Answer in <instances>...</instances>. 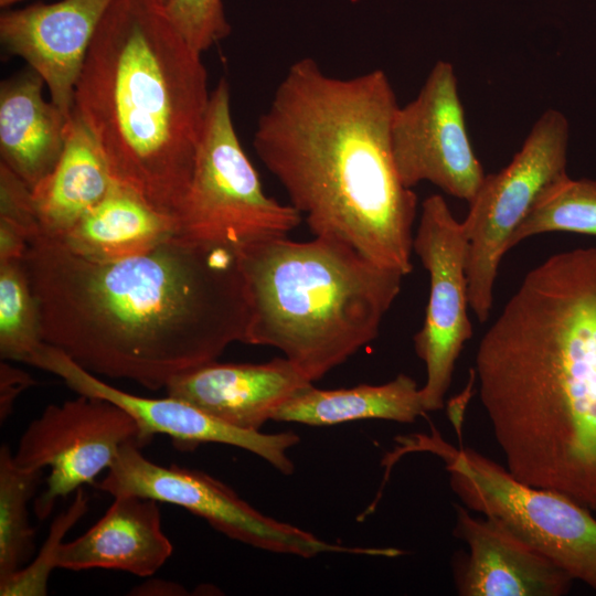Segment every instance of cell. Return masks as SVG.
I'll return each mask as SVG.
<instances>
[{"label":"cell","instance_id":"1","mask_svg":"<svg viewBox=\"0 0 596 596\" xmlns=\"http://www.w3.org/2000/svg\"><path fill=\"white\" fill-rule=\"evenodd\" d=\"M23 264L43 341L95 375L157 391L244 340L248 300L233 247L174 234L98 262L38 234Z\"/></svg>","mask_w":596,"mask_h":596},{"label":"cell","instance_id":"2","mask_svg":"<svg viewBox=\"0 0 596 596\" xmlns=\"http://www.w3.org/2000/svg\"><path fill=\"white\" fill-rule=\"evenodd\" d=\"M472 370L509 472L596 512V247L528 272Z\"/></svg>","mask_w":596,"mask_h":596},{"label":"cell","instance_id":"3","mask_svg":"<svg viewBox=\"0 0 596 596\" xmlns=\"http://www.w3.org/2000/svg\"><path fill=\"white\" fill-rule=\"evenodd\" d=\"M397 107L382 70L340 78L302 57L259 116L253 146L315 236L405 276L413 270L417 195L393 159Z\"/></svg>","mask_w":596,"mask_h":596},{"label":"cell","instance_id":"4","mask_svg":"<svg viewBox=\"0 0 596 596\" xmlns=\"http://www.w3.org/2000/svg\"><path fill=\"white\" fill-rule=\"evenodd\" d=\"M201 55L158 0H113L75 87L73 114L113 178L173 217L191 181L210 104Z\"/></svg>","mask_w":596,"mask_h":596},{"label":"cell","instance_id":"5","mask_svg":"<svg viewBox=\"0 0 596 596\" xmlns=\"http://www.w3.org/2000/svg\"><path fill=\"white\" fill-rule=\"evenodd\" d=\"M236 254L248 300L243 343L280 350L310 382L377 337L404 277L321 236L267 238Z\"/></svg>","mask_w":596,"mask_h":596},{"label":"cell","instance_id":"6","mask_svg":"<svg viewBox=\"0 0 596 596\" xmlns=\"http://www.w3.org/2000/svg\"><path fill=\"white\" fill-rule=\"evenodd\" d=\"M396 441L383 460L387 470L408 453L437 456L464 507L501 521L574 581L596 590V519L590 510L560 492L521 482L469 447H455L432 423L428 434L402 435Z\"/></svg>","mask_w":596,"mask_h":596},{"label":"cell","instance_id":"7","mask_svg":"<svg viewBox=\"0 0 596 596\" xmlns=\"http://www.w3.org/2000/svg\"><path fill=\"white\" fill-rule=\"evenodd\" d=\"M302 215L268 196L236 134L226 78L211 91L202 138L188 191L178 209L175 234L238 248L287 236Z\"/></svg>","mask_w":596,"mask_h":596},{"label":"cell","instance_id":"8","mask_svg":"<svg viewBox=\"0 0 596 596\" xmlns=\"http://www.w3.org/2000/svg\"><path fill=\"white\" fill-rule=\"evenodd\" d=\"M570 126L557 109L545 110L521 149L499 172L486 174L462 225L468 242L469 307L489 318L499 265L510 237L541 195L567 177Z\"/></svg>","mask_w":596,"mask_h":596},{"label":"cell","instance_id":"9","mask_svg":"<svg viewBox=\"0 0 596 596\" xmlns=\"http://www.w3.org/2000/svg\"><path fill=\"white\" fill-rule=\"evenodd\" d=\"M135 443L124 444L103 480L95 486L113 496L131 494L182 507L224 535L275 553L312 557L320 553L384 556V547H347L327 543L297 526L264 515L220 480L178 465L146 458Z\"/></svg>","mask_w":596,"mask_h":596},{"label":"cell","instance_id":"10","mask_svg":"<svg viewBox=\"0 0 596 596\" xmlns=\"http://www.w3.org/2000/svg\"><path fill=\"white\" fill-rule=\"evenodd\" d=\"M126 443L141 448L147 444L137 421L110 401L78 394L47 405L25 428L13 454L22 468L51 469L46 489L35 500L36 517L45 519L57 499L85 483L95 485Z\"/></svg>","mask_w":596,"mask_h":596},{"label":"cell","instance_id":"11","mask_svg":"<svg viewBox=\"0 0 596 596\" xmlns=\"http://www.w3.org/2000/svg\"><path fill=\"white\" fill-rule=\"evenodd\" d=\"M413 252L429 275L425 318L414 349L426 368L421 387L426 412L444 407L456 361L472 337L468 317V242L462 222L439 194L427 196L413 240Z\"/></svg>","mask_w":596,"mask_h":596},{"label":"cell","instance_id":"12","mask_svg":"<svg viewBox=\"0 0 596 596\" xmlns=\"http://www.w3.org/2000/svg\"><path fill=\"white\" fill-rule=\"evenodd\" d=\"M391 146L401 181H423L471 202L485 172L470 142L451 63L437 61L417 96L396 108Z\"/></svg>","mask_w":596,"mask_h":596},{"label":"cell","instance_id":"13","mask_svg":"<svg viewBox=\"0 0 596 596\" xmlns=\"http://www.w3.org/2000/svg\"><path fill=\"white\" fill-rule=\"evenodd\" d=\"M32 365L60 376L77 394L105 398L127 411L139 424L147 444L156 434L168 435L180 445L225 444L259 456L284 475H290L295 469L286 455L299 443V436L294 432L264 434L242 429L177 397L149 398L124 392L47 343L38 352Z\"/></svg>","mask_w":596,"mask_h":596},{"label":"cell","instance_id":"14","mask_svg":"<svg viewBox=\"0 0 596 596\" xmlns=\"http://www.w3.org/2000/svg\"><path fill=\"white\" fill-rule=\"evenodd\" d=\"M113 0H62L0 14V42L44 81L51 100L72 117L75 87L92 40Z\"/></svg>","mask_w":596,"mask_h":596},{"label":"cell","instance_id":"15","mask_svg":"<svg viewBox=\"0 0 596 596\" xmlns=\"http://www.w3.org/2000/svg\"><path fill=\"white\" fill-rule=\"evenodd\" d=\"M454 534L469 552L457 558L454 578L460 596H562L573 578L553 560L501 521L475 517L456 504Z\"/></svg>","mask_w":596,"mask_h":596},{"label":"cell","instance_id":"16","mask_svg":"<svg viewBox=\"0 0 596 596\" xmlns=\"http://www.w3.org/2000/svg\"><path fill=\"white\" fill-rule=\"evenodd\" d=\"M310 384L286 358L257 364L214 360L177 375L166 391L228 425L259 430L285 402Z\"/></svg>","mask_w":596,"mask_h":596},{"label":"cell","instance_id":"17","mask_svg":"<svg viewBox=\"0 0 596 596\" xmlns=\"http://www.w3.org/2000/svg\"><path fill=\"white\" fill-rule=\"evenodd\" d=\"M114 498L84 534L62 543L56 567L116 570L146 577L167 562L173 546L162 531L158 501L131 494Z\"/></svg>","mask_w":596,"mask_h":596},{"label":"cell","instance_id":"18","mask_svg":"<svg viewBox=\"0 0 596 596\" xmlns=\"http://www.w3.org/2000/svg\"><path fill=\"white\" fill-rule=\"evenodd\" d=\"M44 86L30 67L0 85L1 163L31 190L58 162L72 118L45 100Z\"/></svg>","mask_w":596,"mask_h":596},{"label":"cell","instance_id":"19","mask_svg":"<svg viewBox=\"0 0 596 596\" xmlns=\"http://www.w3.org/2000/svg\"><path fill=\"white\" fill-rule=\"evenodd\" d=\"M174 234L172 215L114 180L97 204L53 240L87 259L113 262L145 254Z\"/></svg>","mask_w":596,"mask_h":596},{"label":"cell","instance_id":"20","mask_svg":"<svg viewBox=\"0 0 596 596\" xmlns=\"http://www.w3.org/2000/svg\"><path fill=\"white\" fill-rule=\"evenodd\" d=\"M114 180L97 142L73 114L58 162L32 189L40 234L63 235L103 199Z\"/></svg>","mask_w":596,"mask_h":596},{"label":"cell","instance_id":"21","mask_svg":"<svg viewBox=\"0 0 596 596\" xmlns=\"http://www.w3.org/2000/svg\"><path fill=\"white\" fill-rule=\"evenodd\" d=\"M425 413L417 382L401 373L381 385L320 390L310 384L285 402L272 421L326 426L376 418L409 424Z\"/></svg>","mask_w":596,"mask_h":596},{"label":"cell","instance_id":"22","mask_svg":"<svg viewBox=\"0 0 596 596\" xmlns=\"http://www.w3.org/2000/svg\"><path fill=\"white\" fill-rule=\"evenodd\" d=\"M42 470L18 466L7 445L0 449V581L21 567L34 546L28 520V502Z\"/></svg>","mask_w":596,"mask_h":596},{"label":"cell","instance_id":"23","mask_svg":"<svg viewBox=\"0 0 596 596\" xmlns=\"http://www.w3.org/2000/svg\"><path fill=\"white\" fill-rule=\"evenodd\" d=\"M45 342L23 259L0 263V355L31 365Z\"/></svg>","mask_w":596,"mask_h":596},{"label":"cell","instance_id":"24","mask_svg":"<svg viewBox=\"0 0 596 596\" xmlns=\"http://www.w3.org/2000/svg\"><path fill=\"white\" fill-rule=\"evenodd\" d=\"M550 232L596 236V180L567 177L546 190L510 237L508 249Z\"/></svg>","mask_w":596,"mask_h":596},{"label":"cell","instance_id":"25","mask_svg":"<svg viewBox=\"0 0 596 596\" xmlns=\"http://www.w3.org/2000/svg\"><path fill=\"white\" fill-rule=\"evenodd\" d=\"M88 498L83 488L76 490L73 503L53 521L50 534L38 557L0 581L1 596H44L47 594L50 574L56 567V560L64 535L86 513Z\"/></svg>","mask_w":596,"mask_h":596},{"label":"cell","instance_id":"26","mask_svg":"<svg viewBox=\"0 0 596 596\" xmlns=\"http://www.w3.org/2000/svg\"><path fill=\"white\" fill-rule=\"evenodd\" d=\"M163 10L184 41L200 54L231 33L223 0H168Z\"/></svg>","mask_w":596,"mask_h":596},{"label":"cell","instance_id":"27","mask_svg":"<svg viewBox=\"0 0 596 596\" xmlns=\"http://www.w3.org/2000/svg\"><path fill=\"white\" fill-rule=\"evenodd\" d=\"M0 220L19 225L31 240L41 232L32 190L3 163H0Z\"/></svg>","mask_w":596,"mask_h":596},{"label":"cell","instance_id":"28","mask_svg":"<svg viewBox=\"0 0 596 596\" xmlns=\"http://www.w3.org/2000/svg\"><path fill=\"white\" fill-rule=\"evenodd\" d=\"M34 384L26 372L13 368L3 360L0 363V419L6 421L13 409L19 395Z\"/></svg>","mask_w":596,"mask_h":596},{"label":"cell","instance_id":"29","mask_svg":"<svg viewBox=\"0 0 596 596\" xmlns=\"http://www.w3.org/2000/svg\"><path fill=\"white\" fill-rule=\"evenodd\" d=\"M475 379H476V375H475L473 370L471 369L470 381L467 387L464 390V392L460 395L456 396L448 403V414L450 415V419L453 421L458 433L460 432V423H461V417H462L461 414H462L466 403H468L470 398L471 387H472Z\"/></svg>","mask_w":596,"mask_h":596},{"label":"cell","instance_id":"30","mask_svg":"<svg viewBox=\"0 0 596 596\" xmlns=\"http://www.w3.org/2000/svg\"><path fill=\"white\" fill-rule=\"evenodd\" d=\"M21 0H0V7L1 8H8L9 6L17 3Z\"/></svg>","mask_w":596,"mask_h":596},{"label":"cell","instance_id":"31","mask_svg":"<svg viewBox=\"0 0 596 596\" xmlns=\"http://www.w3.org/2000/svg\"><path fill=\"white\" fill-rule=\"evenodd\" d=\"M162 6L167 3L168 0H158Z\"/></svg>","mask_w":596,"mask_h":596}]
</instances>
